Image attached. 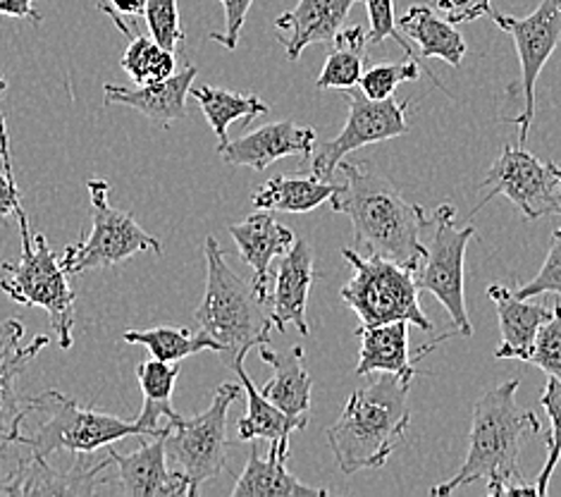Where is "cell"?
<instances>
[{"instance_id":"27","label":"cell","mask_w":561,"mask_h":497,"mask_svg":"<svg viewBox=\"0 0 561 497\" xmlns=\"http://www.w3.org/2000/svg\"><path fill=\"white\" fill-rule=\"evenodd\" d=\"M328 490L304 486L299 478L287 472V456L271 450L268 456H261L256 440L249 454L242 476L237 478L232 497H323Z\"/></svg>"},{"instance_id":"40","label":"cell","mask_w":561,"mask_h":497,"mask_svg":"<svg viewBox=\"0 0 561 497\" xmlns=\"http://www.w3.org/2000/svg\"><path fill=\"white\" fill-rule=\"evenodd\" d=\"M22 206V194L15 180V168H12L10 137L5 115H0V221L15 216Z\"/></svg>"},{"instance_id":"14","label":"cell","mask_w":561,"mask_h":497,"mask_svg":"<svg viewBox=\"0 0 561 497\" xmlns=\"http://www.w3.org/2000/svg\"><path fill=\"white\" fill-rule=\"evenodd\" d=\"M24 324L20 318H8L0 324V454H5L22 438V423L34 414L30 397L18 393L20 375L32 364V359L50 344L48 335H38L24 344Z\"/></svg>"},{"instance_id":"18","label":"cell","mask_w":561,"mask_h":497,"mask_svg":"<svg viewBox=\"0 0 561 497\" xmlns=\"http://www.w3.org/2000/svg\"><path fill=\"white\" fill-rule=\"evenodd\" d=\"M230 235L239 249V257L251 268L253 280L251 287L259 297L271 304V263L294 247V233L287 225L275 221L271 211H259L251 213V216L242 223L230 225Z\"/></svg>"},{"instance_id":"34","label":"cell","mask_w":561,"mask_h":497,"mask_svg":"<svg viewBox=\"0 0 561 497\" xmlns=\"http://www.w3.org/2000/svg\"><path fill=\"white\" fill-rule=\"evenodd\" d=\"M423 77V65L419 58H404L402 63H380L373 65L368 72L360 75L358 89L364 97L373 101H382L394 97L399 84L416 82Z\"/></svg>"},{"instance_id":"31","label":"cell","mask_w":561,"mask_h":497,"mask_svg":"<svg viewBox=\"0 0 561 497\" xmlns=\"http://www.w3.org/2000/svg\"><path fill=\"white\" fill-rule=\"evenodd\" d=\"M192 97L202 105L208 125L216 132L218 146L227 142V129H230V125L237 123V120L251 123L253 117H261L271 111L268 103H263L256 93H237L208 84L196 87L192 91Z\"/></svg>"},{"instance_id":"5","label":"cell","mask_w":561,"mask_h":497,"mask_svg":"<svg viewBox=\"0 0 561 497\" xmlns=\"http://www.w3.org/2000/svg\"><path fill=\"white\" fill-rule=\"evenodd\" d=\"M22 239V257L18 261H3V290L12 302L22 306L46 308L50 326L58 332V344L62 349L72 347L75 328V304L77 292L70 287L68 273L62 271L58 253L48 247L46 235H32L24 206L15 213Z\"/></svg>"},{"instance_id":"46","label":"cell","mask_w":561,"mask_h":497,"mask_svg":"<svg viewBox=\"0 0 561 497\" xmlns=\"http://www.w3.org/2000/svg\"><path fill=\"white\" fill-rule=\"evenodd\" d=\"M5 89H8V79H5L3 75H0V97H3Z\"/></svg>"},{"instance_id":"21","label":"cell","mask_w":561,"mask_h":497,"mask_svg":"<svg viewBox=\"0 0 561 497\" xmlns=\"http://www.w3.org/2000/svg\"><path fill=\"white\" fill-rule=\"evenodd\" d=\"M244 354L227 361L239 383H242L247 393V414L237 423V433L242 442L253 440H268L271 450L279 452L283 456H289V438L294 431H301L309 423V419H297V416L285 414L279 407H275L271 399H265L261 389L253 385L249 373L244 371Z\"/></svg>"},{"instance_id":"11","label":"cell","mask_w":561,"mask_h":497,"mask_svg":"<svg viewBox=\"0 0 561 497\" xmlns=\"http://www.w3.org/2000/svg\"><path fill=\"white\" fill-rule=\"evenodd\" d=\"M483 187L490 194L473 208L471 216L490 204L492 196H506L520 211L526 221H540L545 216H561V168L552 160H540L526 149L506 146L494 160Z\"/></svg>"},{"instance_id":"32","label":"cell","mask_w":561,"mask_h":497,"mask_svg":"<svg viewBox=\"0 0 561 497\" xmlns=\"http://www.w3.org/2000/svg\"><path fill=\"white\" fill-rule=\"evenodd\" d=\"M123 340L129 344H141L151 352L153 359L165 361V364H178V361L204 352H220L218 344L213 342L208 335L198 330H186V328H163L156 326L149 330H127L123 332Z\"/></svg>"},{"instance_id":"38","label":"cell","mask_w":561,"mask_h":497,"mask_svg":"<svg viewBox=\"0 0 561 497\" xmlns=\"http://www.w3.org/2000/svg\"><path fill=\"white\" fill-rule=\"evenodd\" d=\"M366 10H368V44L370 46H380L387 38H394V42L402 46L407 53V58H416V53L411 48L409 38L399 32L397 18H394V0H366Z\"/></svg>"},{"instance_id":"4","label":"cell","mask_w":561,"mask_h":497,"mask_svg":"<svg viewBox=\"0 0 561 497\" xmlns=\"http://www.w3.org/2000/svg\"><path fill=\"white\" fill-rule=\"evenodd\" d=\"M206 294L196 308V330L218 344L227 361L249 354L253 347L271 344V306L265 304L251 282L239 278L225 261V251L216 237H206Z\"/></svg>"},{"instance_id":"29","label":"cell","mask_w":561,"mask_h":497,"mask_svg":"<svg viewBox=\"0 0 561 497\" xmlns=\"http://www.w3.org/2000/svg\"><path fill=\"white\" fill-rule=\"evenodd\" d=\"M180 375V361L178 364H165V361L149 359L137 369V381L144 393V407L137 416V426L144 431L146 438H156L165 433V428H160L158 421L168 419V423L182 421L178 409L172 407V393H175V383Z\"/></svg>"},{"instance_id":"23","label":"cell","mask_w":561,"mask_h":497,"mask_svg":"<svg viewBox=\"0 0 561 497\" xmlns=\"http://www.w3.org/2000/svg\"><path fill=\"white\" fill-rule=\"evenodd\" d=\"M488 297L497 306L502 342L494 349V359L528 361L533 354L536 335L552 316V308L520 300L516 292L504 285H490Z\"/></svg>"},{"instance_id":"8","label":"cell","mask_w":561,"mask_h":497,"mask_svg":"<svg viewBox=\"0 0 561 497\" xmlns=\"http://www.w3.org/2000/svg\"><path fill=\"white\" fill-rule=\"evenodd\" d=\"M30 402L34 411L46 414V421L38 423L32 436H22L20 442L30 448L32 454L46 456V460L60 450L89 454L111 448L113 442L129 436L146 438L137 421L79 407L72 397H65L58 389H46L42 395L30 397Z\"/></svg>"},{"instance_id":"9","label":"cell","mask_w":561,"mask_h":497,"mask_svg":"<svg viewBox=\"0 0 561 497\" xmlns=\"http://www.w3.org/2000/svg\"><path fill=\"white\" fill-rule=\"evenodd\" d=\"M87 190L91 199V233L79 245L65 247L60 259L65 273L82 275L96 268H113L141 251H153L156 257L163 253L158 237L146 233L127 213L111 206L108 182L93 178L87 182Z\"/></svg>"},{"instance_id":"7","label":"cell","mask_w":561,"mask_h":497,"mask_svg":"<svg viewBox=\"0 0 561 497\" xmlns=\"http://www.w3.org/2000/svg\"><path fill=\"white\" fill-rule=\"evenodd\" d=\"M342 257L354 268V278L342 287V300L360 318V326L407 320L409 326L433 330V320L423 314L419 302L416 271L376 253L360 257L354 247H344Z\"/></svg>"},{"instance_id":"3","label":"cell","mask_w":561,"mask_h":497,"mask_svg":"<svg viewBox=\"0 0 561 497\" xmlns=\"http://www.w3.org/2000/svg\"><path fill=\"white\" fill-rule=\"evenodd\" d=\"M409 387L397 375L380 373L350 395L340 419L328 428V445L342 474L354 476L387 464L411 421Z\"/></svg>"},{"instance_id":"25","label":"cell","mask_w":561,"mask_h":497,"mask_svg":"<svg viewBox=\"0 0 561 497\" xmlns=\"http://www.w3.org/2000/svg\"><path fill=\"white\" fill-rule=\"evenodd\" d=\"M261 359L273 369V379L261 389L265 399L297 419H309L311 407V375L304 369V347H291L289 352H275L261 344Z\"/></svg>"},{"instance_id":"20","label":"cell","mask_w":561,"mask_h":497,"mask_svg":"<svg viewBox=\"0 0 561 497\" xmlns=\"http://www.w3.org/2000/svg\"><path fill=\"white\" fill-rule=\"evenodd\" d=\"M358 0H299L297 8L275 20L279 44L289 60H299L309 46H330Z\"/></svg>"},{"instance_id":"35","label":"cell","mask_w":561,"mask_h":497,"mask_svg":"<svg viewBox=\"0 0 561 497\" xmlns=\"http://www.w3.org/2000/svg\"><path fill=\"white\" fill-rule=\"evenodd\" d=\"M540 405L550 416V436H547V462L538 476V495H547L550 490V478L554 474V466L561 456V381L550 379L545 385V393L540 397Z\"/></svg>"},{"instance_id":"44","label":"cell","mask_w":561,"mask_h":497,"mask_svg":"<svg viewBox=\"0 0 561 497\" xmlns=\"http://www.w3.org/2000/svg\"><path fill=\"white\" fill-rule=\"evenodd\" d=\"M119 18H141L149 0H108Z\"/></svg>"},{"instance_id":"19","label":"cell","mask_w":561,"mask_h":497,"mask_svg":"<svg viewBox=\"0 0 561 497\" xmlns=\"http://www.w3.org/2000/svg\"><path fill=\"white\" fill-rule=\"evenodd\" d=\"M313 280L316 268L311 245L306 239L294 241L285 257H279L275 287L271 290V318L279 332H285L287 326H294L301 335H309L306 306H309Z\"/></svg>"},{"instance_id":"33","label":"cell","mask_w":561,"mask_h":497,"mask_svg":"<svg viewBox=\"0 0 561 497\" xmlns=\"http://www.w3.org/2000/svg\"><path fill=\"white\" fill-rule=\"evenodd\" d=\"M119 65L137 84L165 82L175 75V50L158 46L153 38L131 36Z\"/></svg>"},{"instance_id":"37","label":"cell","mask_w":561,"mask_h":497,"mask_svg":"<svg viewBox=\"0 0 561 497\" xmlns=\"http://www.w3.org/2000/svg\"><path fill=\"white\" fill-rule=\"evenodd\" d=\"M144 18L158 46L175 50L184 42L178 0H149L144 10Z\"/></svg>"},{"instance_id":"43","label":"cell","mask_w":561,"mask_h":497,"mask_svg":"<svg viewBox=\"0 0 561 497\" xmlns=\"http://www.w3.org/2000/svg\"><path fill=\"white\" fill-rule=\"evenodd\" d=\"M0 15L12 20H30L32 24H42V12L34 8V0H0Z\"/></svg>"},{"instance_id":"15","label":"cell","mask_w":561,"mask_h":497,"mask_svg":"<svg viewBox=\"0 0 561 497\" xmlns=\"http://www.w3.org/2000/svg\"><path fill=\"white\" fill-rule=\"evenodd\" d=\"M113 464L111 454L99 464L75 462L68 472H56L46 456L32 454L26 462H20L15 472L0 476V495L26 497V495H93L108 483L105 468Z\"/></svg>"},{"instance_id":"6","label":"cell","mask_w":561,"mask_h":497,"mask_svg":"<svg viewBox=\"0 0 561 497\" xmlns=\"http://www.w3.org/2000/svg\"><path fill=\"white\" fill-rule=\"evenodd\" d=\"M425 239L423 241V259L416 268V282L419 290L431 292L433 297L447 308V314L454 324V332L445 335L431 347H423L419 357H425L435 344L449 340L451 335H461V338H471L473 326L469 312H466V297H463V261H466V247L476 235L473 225H457V208L451 204H443L433 211V216L423 223Z\"/></svg>"},{"instance_id":"10","label":"cell","mask_w":561,"mask_h":497,"mask_svg":"<svg viewBox=\"0 0 561 497\" xmlns=\"http://www.w3.org/2000/svg\"><path fill=\"white\" fill-rule=\"evenodd\" d=\"M242 395V383H222L213 395L210 407L192 419L168 423L165 456L190 478L192 497L202 493V486L218 478L227 466V411Z\"/></svg>"},{"instance_id":"17","label":"cell","mask_w":561,"mask_h":497,"mask_svg":"<svg viewBox=\"0 0 561 497\" xmlns=\"http://www.w3.org/2000/svg\"><path fill=\"white\" fill-rule=\"evenodd\" d=\"M168 433V428H165ZM165 433L156 438H141L139 450L119 454L108 450L113 464L119 472L123 493L131 497H192L190 478L180 468L168 472Z\"/></svg>"},{"instance_id":"41","label":"cell","mask_w":561,"mask_h":497,"mask_svg":"<svg viewBox=\"0 0 561 497\" xmlns=\"http://www.w3.org/2000/svg\"><path fill=\"white\" fill-rule=\"evenodd\" d=\"M220 3L225 10V32H213L208 38L227 50H234L253 0H220Z\"/></svg>"},{"instance_id":"39","label":"cell","mask_w":561,"mask_h":497,"mask_svg":"<svg viewBox=\"0 0 561 497\" xmlns=\"http://www.w3.org/2000/svg\"><path fill=\"white\" fill-rule=\"evenodd\" d=\"M516 294L520 300H533L540 297V294H557L561 300V227L552 235V245L550 251H547L540 273L526 282L524 287H518Z\"/></svg>"},{"instance_id":"12","label":"cell","mask_w":561,"mask_h":497,"mask_svg":"<svg viewBox=\"0 0 561 497\" xmlns=\"http://www.w3.org/2000/svg\"><path fill=\"white\" fill-rule=\"evenodd\" d=\"M492 22L514 38L520 63V97L524 111L510 120L518 127V139L526 144L528 132L536 117V87L547 60L561 44V0H540V5L526 18H512L504 12H490Z\"/></svg>"},{"instance_id":"22","label":"cell","mask_w":561,"mask_h":497,"mask_svg":"<svg viewBox=\"0 0 561 497\" xmlns=\"http://www.w3.org/2000/svg\"><path fill=\"white\" fill-rule=\"evenodd\" d=\"M198 70L194 65H186L182 72L172 75L165 82L156 84H139L135 89L119 87V84H105L103 87V103L105 105H129L139 113H144L153 123L170 125L175 120L186 117V99H190L192 84Z\"/></svg>"},{"instance_id":"36","label":"cell","mask_w":561,"mask_h":497,"mask_svg":"<svg viewBox=\"0 0 561 497\" xmlns=\"http://www.w3.org/2000/svg\"><path fill=\"white\" fill-rule=\"evenodd\" d=\"M528 364L561 381V300L554 304L550 320L538 330Z\"/></svg>"},{"instance_id":"24","label":"cell","mask_w":561,"mask_h":497,"mask_svg":"<svg viewBox=\"0 0 561 497\" xmlns=\"http://www.w3.org/2000/svg\"><path fill=\"white\" fill-rule=\"evenodd\" d=\"M360 338L358 354V375L370 373H392L407 383L416 375V366L409 357V324L407 320H394V324L382 326H360L356 330Z\"/></svg>"},{"instance_id":"42","label":"cell","mask_w":561,"mask_h":497,"mask_svg":"<svg viewBox=\"0 0 561 497\" xmlns=\"http://www.w3.org/2000/svg\"><path fill=\"white\" fill-rule=\"evenodd\" d=\"M435 10L451 24H463L490 15L492 0H435Z\"/></svg>"},{"instance_id":"1","label":"cell","mask_w":561,"mask_h":497,"mask_svg":"<svg viewBox=\"0 0 561 497\" xmlns=\"http://www.w3.org/2000/svg\"><path fill=\"white\" fill-rule=\"evenodd\" d=\"M337 170L342 182L330 199V211L352 221L354 249H366L416 271L423 259L425 208L409 204L370 163H346L344 158Z\"/></svg>"},{"instance_id":"2","label":"cell","mask_w":561,"mask_h":497,"mask_svg":"<svg viewBox=\"0 0 561 497\" xmlns=\"http://www.w3.org/2000/svg\"><path fill=\"white\" fill-rule=\"evenodd\" d=\"M518 379L506 381L476 402L469 433V452L451 478L431 488L433 497H445L459 488L488 481V495H502L506 486L524 478L520 450L530 436H542L538 416L518 402Z\"/></svg>"},{"instance_id":"13","label":"cell","mask_w":561,"mask_h":497,"mask_svg":"<svg viewBox=\"0 0 561 497\" xmlns=\"http://www.w3.org/2000/svg\"><path fill=\"white\" fill-rule=\"evenodd\" d=\"M346 105H350V117L344 129L335 139L320 144L311 158V174L320 180H332V174L350 154L370 144L404 137L411 129L407 123L409 101H397L394 97L373 101L354 87L346 91Z\"/></svg>"},{"instance_id":"16","label":"cell","mask_w":561,"mask_h":497,"mask_svg":"<svg viewBox=\"0 0 561 497\" xmlns=\"http://www.w3.org/2000/svg\"><path fill=\"white\" fill-rule=\"evenodd\" d=\"M316 142L318 132L313 127H301L291 120H283V123H271L253 129L239 139H227L222 146H218V154L227 166L263 172L279 158H313Z\"/></svg>"},{"instance_id":"28","label":"cell","mask_w":561,"mask_h":497,"mask_svg":"<svg viewBox=\"0 0 561 497\" xmlns=\"http://www.w3.org/2000/svg\"><path fill=\"white\" fill-rule=\"evenodd\" d=\"M335 190V180H320L316 174H306V178H285V174H277V178H271L268 182L253 190L251 204L256 211L309 213L330 201Z\"/></svg>"},{"instance_id":"45","label":"cell","mask_w":561,"mask_h":497,"mask_svg":"<svg viewBox=\"0 0 561 497\" xmlns=\"http://www.w3.org/2000/svg\"><path fill=\"white\" fill-rule=\"evenodd\" d=\"M93 3H96V8L103 12L105 18H111L113 22H115V26H117V32H123L125 36H129L131 38V32H129V26H127V22L117 15L115 12V8L108 3V0H93Z\"/></svg>"},{"instance_id":"30","label":"cell","mask_w":561,"mask_h":497,"mask_svg":"<svg viewBox=\"0 0 561 497\" xmlns=\"http://www.w3.org/2000/svg\"><path fill=\"white\" fill-rule=\"evenodd\" d=\"M328 60L320 70L316 87L318 89H340L350 91L358 87V79L364 75V50L368 46L366 26H342L335 42L330 44Z\"/></svg>"},{"instance_id":"26","label":"cell","mask_w":561,"mask_h":497,"mask_svg":"<svg viewBox=\"0 0 561 497\" xmlns=\"http://www.w3.org/2000/svg\"><path fill=\"white\" fill-rule=\"evenodd\" d=\"M397 26L411 44L419 46L423 58H439L451 67H459L469 50L454 24L423 3L407 8L402 20H397Z\"/></svg>"}]
</instances>
